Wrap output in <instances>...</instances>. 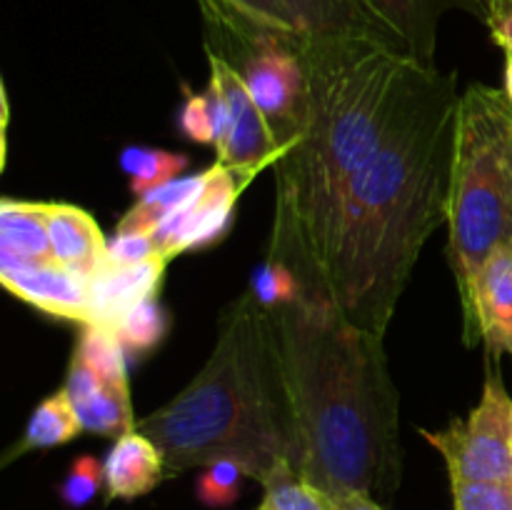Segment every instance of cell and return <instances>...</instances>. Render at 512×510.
<instances>
[{
    "mask_svg": "<svg viewBox=\"0 0 512 510\" xmlns=\"http://www.w3.org/2000/svg\"><path fill=\"white\" fill-rule=\"evenodd\" d=\"M308 73L303 130L275 163L268 255L288 263L308 295L325 298L350 188L393 130L423 65L373 38H300Z\"/></svg>",
    "mask_w": 512,
    "mask_h": 510,
    "instance_id": "1",
    "label": "cell"
},
{
    "mask_svg": "<svg viewBox=\"0 0 512 510\" xmlns=\"http://www.w3.org/2000/svg\"><path fill=\"white\" fill-rule=\"evenodd\" d=\"M458 78L425 68L393 130L350 188L325 298L385 335L430 235L448 223Z\"/></svg>",
    "mask_w": 512,
    "mask_h": 510,
    "instance_id": "2",
    "label": "cell"
},
{
    "mask_svg": "<svg viewBox=\"0 0 512 510\" xmlns=\"http://www.w3.org/2000/svg\"><path fill=\"white\" fill-rule=\"evenodd\" d=\"M298 423L303 480L330 500H390L403 478L400 395L383 335L360 328L330 298L305 295L270 310Z\"/></svg>",
    "mask_w": 512,
    "mask_h": 510,
    "instance_id": "3",
    "label": "cell"
},
{
    "mask_svg": "<svg viewBox=\"0 0 512 510\" xmlns=\"http://www.w3.org/2000/svg\"><path fill=\"white\" fill-rule=\"evenodd\" d=\"M138 430L160 448L168 478L223 458L258 483L280 463L295 468L298 423L278 330L250 290L220 315L208 363Z\"/></svg>",
    "mask_w": 512,
    "mask_h": 510,
    "instance_id": "4",
    "label": "cell"
},
{
    "mask_svg": "<svg viewBox=\"0 0 512 510\" xmlns=\"http://www.w3.org/2000/svg\"><path fill=\"white\" fill-rule=\"evenodd\" d=\"M445 225L463 303L485 260L512 243V103L505 90L470 83L460 93Z\"/></svg>",
    "mask_w": 512,
    "mask_h": 510,
    "instance_id": "5",
    "label": "cell"
},
{
    "mask_svg": "<svg viewBox=\"0 0 512 510\" xmlns=\"http://www.w3.org/2000/svg\"><path fill=\"white\" fill-rule=\"evenodd\" d=\"M208 50L238 70L278 145L290 153L308 113V73L300 58V38L245 30L230 38L210 40Z\"/></svg>",
    "mask_w": 512,
    "mask_h": 510,
    "instance_id": "6",
    "label": "cell"
},
{
    "mask_svg": "<svg viewBox=\"0 0 512 510\" xmlns=\"http://www.w3.org/2000/svg\"><path fill=\"white\" fill-rule=\"evenodd\" d=\"M423 435L443 455L450 480L512 483V398L503 373L488 365L480 403L468 418Z\"/></svg>",
    "mask_w": 512,
    "mask_h": 510,
    "instance_id": "7",
    "label": "cell"
},
{
    "mask_svg": "<svg viewBox=\"0 0 512 510\" xmlns=\"http://www.w3.org/2000/svg\"><path fill=\"white\" fill-rule=\"evenodd\" d=\"M208 63L210 80L218 85L228 103V130H225L223 143L215 148L218 163L250 183L260 170L283 160L288 150L278 145L268 120L250 98L238 70L213 50H208Z\"/></svg>",
    "mask_w": 512,
    "mask_h": 510,
    "instance_id": "8",
    "label": "cell"
},
{
    "mask_svg": "<svg viewBox=\"0 0 512 510\" xmlns=\"http://www.w3.org/2000/svg\"><path fill=\"white\" fill-rule=\"evenodd\" d=\"M245 180L215 160L213 178L203 193L185 208L175 210L153 230L160 245V255L173 260L175 255L190 253L213 245L228 233L235 218V205L245 190Z\"/></svg>",
    "mask_w": 512,
    "mask_h": 510,
    "instance_id": "9",
    "label": "cell"
},
{
    "mask_svg": "<svg viewBox=\"0 0 512 510\" xmlns=\"http://www.w3.org/2000/svg\"><path fill=\"white\" fill-rule=\"evenodd\" d=\"M468 345H485L490 358H512V243L495 250L460 303Z\"/></svg>",
    "mask_w": 512,
    "mask_h": 510,
    "instance_id": "10",
    "label": "cell"
},
{
    "mask_svg": "<svg viewBox=\"0 0 512 510\" xmlns=\"http://www.w3.org/2000/svg\"><path fill=\"white\" fill-rule=\"evenodd\" d=\"M0 283L15 298L50 318L73 320L80 325L90 320V280L80 278L55 260L0 268Z\"/></svg>",
    "mask_w": 512,
    "mask_h": 510,
    "instance_id": "11",
    "label": "cell"
},
{
    "mask_svg": "<svg viewBox=\"0 0 512 510\" xmlns=\"http://www.w3.org/2000/svg\"><path fill=\"white\" fill-rule=\"evenodd\" d=\"M375 15L403 40L405 50L423 68H435V45L443 18L453 10L488 18L490 0H365Z\"/></svg>",
    "mask_w": 512,
    "mask_h": 510,
    "instance_id": "12",
    "label": "cell"
},
{
    "mask_svg": "<svg viewBox=\"0 0 512 510\" xmlns=\"http://www.w3.org/2000/svg\"><path fill=\"white\" fill-rule=\"evenodd\" d=\"M303 38H373L408 55L403 40L365 0H278Z\"/></svg>",
    "mask_w": 512,
    "mask_h": 510,
    "instance_id": "13",
    "label": "cell"
},
{
    "mask_svg": "<svg viewBox=\"0 0 512 510\" xmlns=\"http://www.w3.org/2000/svg\"><path fill=\"white\" fill-rule=\"evenodd\" d=\"M63 388L78 410L83 433L120 438V435L138 428V420L133 418L128 385H115L103 380L75 353L68 365Z\"/></svg>",
    "mask_w": 512,
    "mask_h": 510,
    "instance_id": "14",
    "label": "cell"
},
{
    "mask_svg": "<svg viewBox=\"0 0 512 510\" xmlns=\"http://www.w3.org/2000/svg\"><path fill=\"white\" fill-rule=\"evenodd\" d=\"M165 258L145 260L138 265H103L95 278H90V320L85 325H103L115 330L125 313L143 303L150 295H158L163 283Z\"/></svg>",
    "mask_w": 512,
    "mask_h": 510,
    "instance_id": "15",
    "label": "cell"
},
{
    "mask_svg": "<svg viewBox=\"0 0 512 510\" xmlns=\"http://www.w3.org/2000/svg\"><path fill=\"white\" fill-rule=\"evenodd\" d=\"M105 500H135L148 495L168 478L158 445L138 428L115 438L103 460Z\"/></svg>",
    "mask_w": 512,
    "mask_h": 510,
    "instance_id": "16",
    "label": "cell"
},
{
    "mask_svg": "<svg viewBox=\"0 0 512 510\" xmlns=\"http://www.w3.org/2000/svg\"><path fill=\"white\" fill-rule=\"evenodd\" d=\"M45 223L55 263L85 280L95 278L105 265L108 240L93 215L75 205L45 203Z\"/></svg>",
    "mask_w": 512,
    "mask_h": 510,
    "instance_id": "17",
    "label": "cell"
},
{
    "mask_svg": "<svg viewBox=\"0 0 512 510\" xmlns=\"http://www.w3.org/2000/svg\"><path fill=\"white\" fill-rule=\"evenodd\" d=\"M48 223H45V203L30 200H0V268L10 265L50 263Z\"/></svg>",
    "mask_w": 512,
    "mask_h": 510,
    "instance_id": "18",
    "label": "cell"
},
{
    "mask_svg": "<svg viewBox=\"0 0 512 510\" xmlns=\"http://www.w3.org/2000/svg\"><path fill=\"white\" fill-rule=\"evenodd\" d=\"M80 433H83V425H80L73 400L65 393V388L55 390L53 395H48V398L35 405L20 440L5 453L3 465L30 453V450L58 448V445H65L78 438Z\"/></svg>",
    "mask_w": 512,
    "mask_h": 510,
    "instance_id": "19",
    "label": "cell"
},
{
    "mask_svg": "<svg viewBox=\"0 0 512 510\" xmlns=\"http://www.w3.org/2000/svg\"><path fill=\"white\" fill-rule=\"evenodd\" d=\"M210 178H213V165L208 170H203V173L175 178L170 183L160 185V188L150 190L143 198H138V203L120 218L118 230L120 233H128V230L153 233L168 215H173L175 210L193 203L203 193L205 185L210 183Z\"/></svg>",
    "mask_w": 512,
    "mask_h": 510,
    "instance_id": "20",
    "label": "cell"
},
{
    "mask_svg": "<svg viewBox=\"0 0 512 510\" xmlns=\"http://www.w3.org/2000/svg\"><path fill=\"white\" fill-rule=\"evenodd\" d=\"M118 163L123 173L128 175L133 195L143 198L150 190L178 178V173H183L190 165V158L185 153H175V150L128 145V148L120 150Z\"/></svg>",
    "mask_w": 512,
    "mask_h": 510,
    "instance_id": "21",
    "label": "cell"
},
{
    "mask_svg": "<svg viewBox=\"0 0 512 510\" xmlns=\"http://www.w3.org/2000/svg\"><path fill=\"white\" fill-rule=\"evenodd\" d=\"M185 103L178 115V128L193 143L218 148L228 130V103L218 85L210 80L205 93H193L185 88Z\"/></svg>",
    "mask_w": 512,
    "mask_h": 510,
    "instance_id": "22",
    "label": "cell"
},
{
    "mask_svg": "<svg viewBox=\"0 0 512 510\" xmlns=\"http://www.w3.org/2000/svg\"><path fill=\"white\" fill-rule=\"evenodd\" d=\"M260 485L263 500L255 510H333V500L300 478L290 463H280Z\"/></svg>",
    "mask_w": 512,
    "mask_h": 510,
    "instance_id": "23",
    "label": "cell"
},
{
    "mask_svg": "<svg viewBox=\"0 0 512 510\" xmlns=\"http://www.w3.org/2000/svg\"><path fill=\"white\" fill-rule=\"evenodd\" d=\"M75 355L108 383L128 385V350L115 330L103 325H80Z\"/></svg>",
    "mask_w": 512,
    "mask_h": 510,
    "instance_id": "24",
    "label": "cell"
},
{
    "mask_svg": "<svg viewBox=\"0 0 512 510\" xmlns=\"http://www.w3.org/2000/svg\"><path fill=\"white\" fill-rule=\"evenodd\" d=\"M168 325V310L163 308L158 295H150L120 318V323L115 325V333H118L128 355H148L168 335Z\"/></svg>",
    "mask_w": 512,
    "mask_h": 510,
    "instance_id": "25",
    "label": "cell"
},
{
    "mask_svg": "<svg viewBox=\"0 0 512 510\" xmlns=\"http://www.w3.org/2000/svg\"><path fill=\"white\" fill-rule=\"evenodd\" d=\"M248 290L265 310H275L280 308V305L295 303V300L308 295L300 275L295 273L288 263L273 258V255H268V258L253 270Z\"/></svg>",
    "mask_w": 512,
    "mask_h": 510,
    "instance_id": "26",
    "label": "cell"
},
{
    "mask_svg": "<svg viewBox=\"0 0 512 510\" xmlns=\"http://www.w3.org/2000/svg\"><path fill=\"white\" fill-rule=\"evenodd\" d=\"M245 478L248 473L235 460H213L200 468L198 480H195V495L208 508H230L243 493Z\"/></svg>",
    "mask_w": 512,
    "mask_h": 510,
    "instance_id": "27",
    "label": "cell"
},
{
    "mask_svg": "<svg viewBox=\"0 0 512 510\" xmlns=\"http://www.w3.org/2000/svg\"><path fill=\"white\" fill-rule=\"evenodd\" d=\"M105 490V468L95 455H78L58 485V498L65 508L80 510Z\"/></svg>",
    "mask_w": 512,
    "mask_h": 510,
    "instance_id": "28",
    "label": "cell"
},
{
    "mask_svg": "<svg viewBox=\"0 0 512 510\" xmlns=\"http://www.w3.org/2000/svg\"><path fill=\"white\" fill-rule=\"evenodd\" d=\"M453 510H512V483L450 480Z\"/></svg>",
    "mask_w": 512,
    "mask_h": 510,
    "instance_id": "29",
    "label": "cell"
},
{
    "mask_svg": "<svg viewBox=\"0 0 512 510\" xmlns=\"http://www.w3.org/2000/svg\"><path fill=\"white\" fill-rule=\"evenodd\" d=\"M153 258H163L158 240L153 233H140V230H128V233L115 230L113 238L108 240V248H105V265H115V268L138 265Z\"/></svg>",
    "mask_w": 512,
    "mask_h": 510,
    "instance_id": "30",
    "label": "cell"
},
{
    "mask_svg": "<svg viewBox=\"0 0 512 510\" xmlns=\"http://www.w3.org/2000/svg\"><path fill=\"white\" fill-rule=\"evenodd\" d=\"M233 3L258 28L268 30V33L285 35V38H303L293 25V20H290V15L278 5V0H233Z\"/></svg>",
    "mask_w": 512,
    "mask_h": 510,
    "instance_id": "31",
    "label": "cell"
},
{
    "mask_svg": "<svg viewBox=\"0 0 512 510\" xmlns=\"http://www.w3.org/2000/svg\"><path fill=\"white\" fill-rule=\"evenodd\" d=\"M198 3L200 10H203L205 23H208V35H225L243 28H258L248 15L240 13L233 0H198Z\"/></svg>",
    "mask_w": 512,
    "mask_h": 510,
    "instance_id": "32",
    "label": "cell"
},
{
    "mask_svg": "<svg viewBox=\"0 0 512 510\" xmlns=\"http://www.w3.org/2000/svg\"><path fill=\"white\" fill-rule=\"evenodd\" d=\"M485 25H488L495 43L505 53H512V0H490Z\"/></svg>",
    "mask_w": 512,
    "mask_h": 510,
    "instance_id": "33",
    "label": "cell"
},
{
    "mask_svg": "<svg viewBox=\"0 0 512 510\" xmlns=\"http://www.w3.org/2000/svg\"><path fill=\"white\" fill-rule=\"evenodd\" d=\"M333 510H385L383 503L370 495L363 493H353V495H343V498L333 500Z\"/></svg>",
    "mask_w": 512,
    "mask_h": 510,
    "instance_id": "34",
    "label": "cell"
},
{
    "mask_svg": "<svg viewBox=\"0 0 512 510\" xmlns=\"http://www.w3.org/2000/svg\"><path fill=\"white\" fill-rule=\"evenodd\" d=\"M505 95L512 103V53H505V85H503Z\"/></svg>",
    "mask_w": 512,
    "mask_h": 510,
    "instance_id": "35",
    "label": "cell"
}]
</instances>
